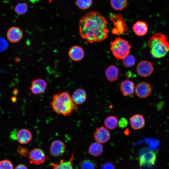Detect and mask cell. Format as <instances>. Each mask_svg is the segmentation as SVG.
Instances as JSON below:
<instances>
[{
    "label": "cell",
    "instance_id": "obj_1",
    "mask_svg": "<svg viewBox=\"0 0 169 169\" xmlns=\"http://www.w3.org/2000/svg\"><path fill=\"white\" fill-rule=\"evenodd\" d=\"M79 27L80 35L90 43L104 41L109 32L105 18L95 11L88 12L79 21Z\"/></svg>",
    "mask_w": 169,
    "mask_h": 169
},
{
    "label": "cell",
    "instance_id": "obj_2",
    "mask_svg": "<svg viewBox=\"0 0 169 169\" xmlns=\"http://www.w3.org/2000/svg\"><path fill=\"white\" fill-rule=\"evenodd\" d=\"M53 111L59 115L65 116L71 115L78 110V107L73 102L68 91L60 92L54 95L50 103Z\"/></svg>",
    "mask_w": 169,
    "mask_h": 169
},
{
    "label": "cell",
    "instance_id": "obj_3",
    "mask_svg": "<svg viewBox=\"0 0 169 169\" xmlns=\"http://www.w3.org/2000/svg\"><path fill=\"white\" fill-rule=\"evenodd\" d=\"M150 52L155 58H161L166 56L169 51V41L168 37L161 33L153 34L148 42Z\"/></svg>",
    "mask_w": 169,
    "mask_h": 169
},
{
    "label": "cell",
    "instance_id": "obj_4",
    "mask_svg": "<svg viewBox=\"0 0 169 169\" xmlns=\"http://www.w3.org/2000/svg\"><path fill=\"white\" fill-rule=\"evenodd\" d=\"M131 48L129 42L120 37L116 38L110 43V49L118 60L123 59L129 54Z\"/></svg>",
    "mask_w": 169,
    "mask_h": 169
},
{
    "label": "cell",
    "instance_id": "obj_5",
    "mask_svg": "<svg viewBox=\"0 0 169 169\" xmlns=\"http://www.w3.org/2000/svg\"><path fill=\"white\" fill-rule=\"evenodd\" d=\"M110 18L115 26L112 30L113 34L119 35L127 31V25L123 21L121 15L119 14H110Z\"/></svg>",
    "mask_w": 169,
    "mask_h": 169
},
{
    "label": "cell",
    "instance_id": "obj_6",
    "mask_svg": "<svg viewBox=\"0 0 169 169\" xmlns=\"http://www.w3.org/2000/svg\"><path fill=\"white\" fill-rule=\"evenodd\" d=\"M156 158V155L153 151L146 149L143 150L139 155L140 166L153 165L155 163Z\"/></svg>",
    "mask_w": 169,
    "mask_h": 169
},
{
    "label": "cell",
    "instance_id": "obj_7",
    "mask_svg": "<svg viewBox=\"0 0 169 169\" xmlns=\"http://www.w3.org/2000/svg\"><path fill=\"white\" fill-rule=\"evenodd\" d=\"M28 158L30 163L39 165L43 163L47 157L42 150L35 148L29 152Z\"/></svg>",
    "mask_w": 169,
    "mask_h": 169
},
{
    "label": "cell",
    "instance_id": "obj_8",
    "mask_svg": "<svg viewBox=\"0 0 169 169\" xmlns=\"http://www.w3.org/2000/svg\"><path fill=\"white\" fill-rule=\"evenodd\" d=\"M154 69L152 63L148 60L140 61L137 64L136 71L137 74L141 77H147L153 73Z\"/></svg>",
    "mask_w": 169,
    "mask_h": 169
},
{
    "label": "cell",
    "instance_id": "obj_9",
    "mask_svg": "<svg viewBox=\"0 0 169 169\" xmlns=\"http://www.w3.org/2000/svg\"><path fill=\"white\" fill-rule=\"evenodd\" d=\"M152 88L150 84L146 82L139 83L135 87V93L138 97L145 98L151 93Z\"/></svg>",
    "mask_w": 169,
    "mask_h": 169
},
{
    "label": "cell",
    "instance_id": "obj_10",
    "mask_svg": "<svg viewBox=\"0 0 169 169\" xmlns=\"http://www.w3.org/2000/svg\"><path fill=\"white\" fill-rule=\"evenodd\" d=\"M110 135L107 129L103 126L97 128L94 134V138L96 142L101 144L106 143L110 138Z\"/></svg>",
    "mask_w": 169,
    "mask_h": 169
},
{
    "label": "cell",
    "instance_id": "obj_11",
    "mask_svg": "<svg viewBox=\"0 0 169 169\" xmlns=\"http://www.w3.org/2000/svg\"><path fill=\"white\" fill-rule=\"evenodd\" d=\"M65 148V145L62 141L58 140H55L50 145V151L52 156L58 157L64 153Z\"/></svg>",
    "mask_w": 169,
    "mask_h": 169
},
{
    "label": "cell",
    "instance_id": "obj_12",
    "mask_svg": "<svg viewBox=\"0 0 169 169\" xmlns=\"http://www.w3.org/2000/svg\"><path fill=\"white\" fill-rule=\"evenodd\" d=\"M47 86V83L44 80L38 79L32 81L30 89L33 94H39L44 92Z\"/></svg>",
    "mask_w": 169,
    "mask_h": 169
},
{
    "label": "cell",
    "instance_id": "obj_13",
    "mask_svg": "<svg viewBox=\"0 0 169 169\" xmlns=\"http://www.w3.org/2000/svg\"><path fill=\"white\" fill-rule=\"evenodd\" d=\"M23 33L19 27H13L10 28L7 33V37L11 42L15 43L19 42L22 38Z\"/></svg>",
    "mask_w": 169,
    "mask_h": 169
},
{
    "label": "cell",
    "instance_id": "obj_14",
    "mask_svg": "<svg viewBox=\"0 0 169 169\" xmlns=\"http://www.w3.org/2000/svg\"><path fill=\"white\" fill-rule=\"evenodd\" d=\"M135 87L133 82L126 79L121 82L120 89L122 95L127 97L134 95Z\"/></svg>",
    "mask_w": 169,
    "mask_h": 169
},
{
    "label": "cell",
    "instance_id": "obj_15",
    "mask_svg": "<svg viewBox=\"0 0 169 169\" xmlns=\"http://www.w3.org/2000/svg\"><path fill=\"white\" fill-rule=\"evenodd\" d=\"M68 55L72 60L79 61L83 58L84 51L83 49L80 46L74 45L70 48L68 52Z\"/></svg>",
    "mask_w": 169,
    "mask_h": 169
},
{
    "label": "cell",
    "instance_id": "obj_16",
    "mask_svg": "<svg viewBox=\"0 0 169 169\" xmlns=\"http://www.w3.org/2000/svg\"><path fill=\"white\" fill-rule=\"evenodd\" d=\"M32 136L31 132L27 129H20L17 133L16 139L21 144H26L32 140Z\"/></svg>",
    "mask_w": 169,
    "mask_h": 169
},
{
    "label": "cell",
    "instance_id": "obj_17",
    "mask_svg": "<svg viewBox=\"0 0 169 169\" xmlns=\"http://www.w3.org/2000/svg\"><path fill=\"white\" fill-rule=\"evenodd\" d=\"M131 126L134 130H139L143 128L145 125V120L141 115L136 114L130 118Z\"/></svg>",
    "mask_w": 169,
    "mask_h": 169
},
{
    "label": "cell",
    "instance_id": "obj_18",
    "mask_svg": "<svg viewBox=\"0 0 169 169\" xmlns=\"http://www.w3.org/2000/svg\"><path fill=\"white\" fill-rule=\"evenodd\" d=\"M74 156V152L73 151L68 160H61L59 163H52L53 169H74L73 163Z\"/></svg>",
    "mask_w": 169,
    "mask_h": 169
},
{
    "label": "cell",
    "instance_id": "obj_19",
    "mask_svg": "<svg viewBox=\"0 0 169 169\" xmlns=\"http://www.w3.org/2000/svg\"><path fill=\"white\" fill-rule=\"evenodd\" d=\"M74 102L76 105H80L84 103L86 100L87 95L85 91L82 89L76 90L71 96Z\"/></svg>",
    "mask_w": 169,
    "mask_h": 169
},
{
    "label": "cell",
    "instance_id": "obj_20",
    "mask_svg": "<svg viewBox=\"0 0 169 169\" xmlns=\"http://www.w3.org/2000/svg\"><path fill=\"white\" fill-rule=\"evenodd\" d=\"M135 33L139 36L145 35L148 31V26L145 22L139 21L136 22L132 27Z\"/></svg>",
    "mask_w": 169,
    "mask_h": 169
},
{
    "label": "cell",
    "instance_id": "obj_21",
    "mask_svg": "<svg viewBox=\"0 0 169 169\" xmlns=\"http://www.w3.org/2000/svg\"><path fill=\"white\" fill-rule=\"evenodd\" d=\"M103 151V146L101 143L97 142L92 143L88 150V152L90 155L95 157L100 155Z\"/></svg>",
    "mask_w": 169,
    "mask_h": 169
},
{
    "label": "cell",
    "instance_id": "obj_22",
    "mask_svg": "<svg viewBox=\"0 0 169 169\" xmlns=\"http://www.w3.org/2000/svg\"><path fill=\"white\" fill-rule=\"evenodd\" d=\"M105 74L108 81L110 82L115 81L118 77V70L114 65L110 66L106 69Z\"/></svg>",
    "mask_w": 169,
    "mask_h": 169
},
{
    "label": "cell",
    "instance_id": "obj_23",
    "mask_svg": "<svg viewBox=\"0 0 169 169\" xmlns=\"http://www.w3.org/2000/svg\"><path fill=\"white\" fill-rule=\"evenodd\" d=\"M118 121V120L115 116H110L105 120L104 125L107 129L113 130L116 128L117 125Z\"/></svg>",
    "mask_w": 169,
    "mask_h": 169
},
{
    "label": "cell",
    "instance_id": "obj_24",
    "mask_svg": "<svg viewBox=\"0 0 169 169\" xmlns=\"http://www.w3.org/2000/svg\"><path fill=\"white\" fill-rule=\"evenodd\" d=\"M110 3L114 9L121 11L126 7L127 0H110Z\"/></svg>",
    "mask_w": 169,
    "mask_h": 169
},
{
    "label": "cell",
    "instance_id": "obj_25",
    "mask_svg": "<svg viewBox=\"0 0 169 169\" xmlns=\"http://www.w3.org/2000/svg\"><path fill=\"white\" fill-rule=\"evenodd\" d=\"M97 164L94 161L89 159L82 161L79 166V169H96Z\"/></svg>",
    "mask_w": 169,
    "mask_h": 169
},
{
    "label": "cell",
    "instance_id": "obj_26",
    "mask_svg": "<svg viewBox=\"0 0 169 169\" xmlns=\"http://www.w3.org/2000/svg\"><path fill=\"white\" fill-rule=\"evenodd\" d=\"M28 10V6L24 3H20L18 4L15 7L14 11L19 15L25 14Z\"/></svg>",
    "mask_w": 169,
    "mask_h": 169
},
{
    "label": "cell",
    "instance_id": "obj_27",
    "mask_svg": "<svg viewBox=\"0 0 169 169\" xmlns=\"http://www.w3.org/2000/svg\"><path fill=\"white\" fill-rule=\"evenodd\" d=\"M122 60L123 64L127 68L132 67L135 64L136 61L135 57L131 54H128Z\"/></svg>",
    "mask_w": 169,
    "mask_h": 169
},
{
    "label": "cell",
    "instance_id": "obj_28",
    "mask_svg": "<svg viewBox=\"0 0 169 169\" xmlns=\"http://www.w3.org/2000/svg\"><path fill=\"white\" fill-rule=\"evenodd\" d=\"M76 4L80 9L85 10L88 9L92 6V0H76Z\"/></svg>",
    "mask_w": 169,
    "mask_h": 169
},
{
    "label": "cell",
    "instance_id": "obj_29",
    "mask_svg": "<svg viewBox=\"0 0 169 169\" xmlns=\"http://www.w3.org/2000/svg\"><path fill=\"white\" fill-rule=\"evenodd\" d=\"M17 151L20 156L28 158L29 151L27 148L19 146L17 148Z\"/></svg>",
    "mask_w": 169,
    "mask_h": 169
},
{
    "label": "cell",
    "instance_id": "obj_30",
    "mask_svg": "<svg viewBox=\"0 0 169 169\" xmlns=\"http://www.w3.org/2000/svg\"><path fill=\"white\" fill-rule=\"evenodd\" d=\"M12 162L8 160H4L0 161V169H13Z\"/></svg>",
    "mask_w": 169,
    "mask_h": 169
},
{
    "label": "cell",
    "instance_id": "obj_31",
    "mask_svg": "<svg viewBox=\"0 0 169 169\" xmlns=\"http://www.w3.org/2000/svg\"><path fill=\"white\" fill-rule=\"evenodd\" d=\"M100 169H116L115 164L111 161H108L103 164Z\"/></svg>",
    "mask_w": 169,
    "mask_h": 169
},
{
    "label": "cell",
    "instance_id": "obj_32",
    "mask_svg": "<svg viewBox=\"0 0 169 169\" xmlns=\"http://www.w3.org/2000/svg\"><path fill=\"white\" fill-rule=\"evenodd\" d=\"M128 124V122L126 119L122 117L118 121V125L119 127L124 128L126 127Z\"/></svg>",
    "mask_w": 169,
    "mask_h": 169
},
{
    "label": "cell",
    "instance_id": "obj_33",
    "mask_svg": "<svg viewBox=\"0 0 169 169\" xmlns=\"http://www.w3.org/2000/svg\"><path fill=\"white\" fill-rule=\"evenodd\" d=\"M8 44L6 40L3 38H0V51H3L7 48Z\"/></svg>",
    "mask_w": 169,
    "mask_h": 169
},
{
    "label": "cell",
    "instance_id": "obj_34",
    "mask_svg": "<svg viewBox=\"0 0 169 169\" xmlns=\"http://www.w3.org/2000/svg\"><path fill=\"white\" fill-rule=\"evenodd\" d=\"M15 169H28L27 167L24 165L20 164L18 165Z\"/></svg>",
    "mask_w": 169,
    "mask_h": 169
},
{
    "label": "cell",
    "instance_id": "obj_35",
    "mask_svg": "<svg viewBox=\"0 0 169 169\" xmlns=\"http://www.w3.org/2000/svg\"><path fill=\"white\" fill-rule=\"evenodd\" d=\"M126 131H127L126 132V131H125L124 132V133H125V135H128V133H129V130H126Z\"/></svg>",
    "mask_w": 169,
    "mask_h": 169
},
{
    "label": "cell",
    "instance_id": "obj_36",
    "mask_svg": "<svg viewBox=\"0 0 169 169\" xmlns=\"http://www.w3.org/2000/svg\"><path fill=\"white\" fill-rule=\"evenodd\" d=\"M52 0H49V1H50V2H51V1H52Z\"/></svg>",
    "mask_w": 169,
    "mask_h": 169
}]
</instances>
